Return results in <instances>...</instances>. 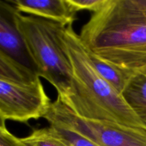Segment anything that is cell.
<instances>
[{
	"label": "cell",
	"mask_w": 146,
	"mask_h": 146,
	"mask_svg": "<svg viewBox=\"0 0 146 146\" xmlns=\"http://www.w3.org/2000/svg\"><path fill=\"white\" fill-rule=\"evenodd\" d=\"M59 37L72 71L69 94L64 100L60 98L63 102L84 119L146 129L122 94L96 69L73 24L63 27Z\"/></svg>",
	"instance_id": "obj_2"
},
{
	"label": "cell",
	"mask_w": 146,
	"mask_h": 146,
	"mask_svg": "<svg viewBox=\"0 0 146 146\" xmlns=\"http://www.w3.org/2000/svg\"><path fill=\"white\" fill-rule=\"evenodd\" d=\"M80 38L91 52L119 68L146 66V0H108L83 26Z\"/></svg>",
	"instance_id": "obj_1"
},
{
	"label": "cell",
	"mask_w": 146,
	"mask_h": 146,
	"mask_svg": "<svg viewBox=\"0 0 146 146\" xmlns=\"http://www.w3.org/2000/svg\"><path fill=\"white\" fill-rule=\"evenodd\" d=\"M27 146H71L54 127L38 128L21 138Z\"/></svg>",
	"instance_id": "obj_10"
},
{
	"label": "cell",
	"mask_w": 146,
	"mask_h": 146,
	"mask_svg": "<svg viewBox=\"0 0 146 146\" xmlns=\"http://www.w3.org/2000/svg\"><path fill=\"white\" fill-rule=\"evenodd\" d=\"M52 103L40 76L31 79H12L0 76L1 121L27 123L47 115Z\"/></svg>",
	"instance_id": "obj_5"
},
{
	"label": "cell",
	"mask_w": 146,
	"mask_h": 146,
	"mask_svg": "<svg viewBox=\"0 0 146 146\" xmlns=\"http://www.w3.org/2000/svg\"><path fill=\"white\" fill-rule=\"evenodd\" d=\"M0 146H27L21 138L16 137L6 127L5 122L1 121L0 125Z\"/></svg>",
	"instance_id": "obj_13"
},
{
	"label": "cell",
	"mask_w": 146,
	"mask_h": 146,
	"mask_svg": "<svg viewBox=\"0 0 146 146\" xmlns=\"http://www.w3.org/2000/svg\"><path fill=\"white\" fill-rule=\"evenodd\" d=\"M50 125L66 127L98 146H146V129L84 119L57 97L44 117Z\"/></svg>",
	"instance_id": "obj_4"
},
{
	"label": "cell",
	"mask_w": 146,
	"mask_h": 146,
	"mask_svg": "<svg viewBox=\"0 0 146 146\" xmlns=\"http://www.w3.org/2000/svg\"><path fill=\"white\" fill-rule=\"evenodd\" d=\"M1 1L7 9L0 4V51L4 52L17 62L36 71L22 37L11 19L5 1Z\"/></svg>",
	"instance_id": "obj_7"
},
{
	"label": "cell",
	"mask_w": 146,
	"mask_h": 146,
	"mask_svg": "<svg viewBox=\"0 0 146 146\" xmlns=\"http://www.w3.org/2000/svg\"><path fill=\"white\" fill-rule=\"evenodd\" d=\"M68 141L71 146H98L88 138L77 133L75 131L59 125H50Z\"/></svg>",
	"instance_id": "obj_11"
},
{
	"label": "cell",
	"mask_w": 146,
	"mask_h": 146,
	"mask_svg": "<svg viewBox=\"0 0 146 146\" xmlns=\"http://www.w3.org/2000/svg\"><path fill=\"white\" fill-rule=\"evenodd\" d=\"M9 4L21 14L34 16L66 26L73 24L76 14L66 0H9Z\"/></svg>",
	"instance_id": "obj_6"
},
{
	"label": "cell",
	"mask_w": 146,
	"mask_h": 146,
	"mask_svg": "<svg viewBox=\"0 0 146 146\" xmlns=\"http://www.w3.org/2000/svg\"><path fill=\"white\" fill-rule=\"evenodd\" d=\"M108 0H66L71 9L76 13L81 10L96 12L107 3Z\"/></svg>",
	"instance_id": "obj_12"
},
{
	"label": "cell",
	"mask_w": 146,
	"mask_h": 146,
	"mask_svg": "<svg viewBox=\"0 0 146 146\" xmlns=\"http://www.w3.org/2000/svg\"><path fill=\"white\" fill-rule=\"evenodd\" d=\"M11 19L26 46L36 71L55 88L64 100L71 85V67L63 49L59 34L65 26L31 15L21 14L6 2Z\"/></svg>",
	"instance_id": "obj_3"
},
{
	"label": "cell",
	"mask_w": 146,
	"mask_h": 146,
	"mask_svg": "<svg viewBox=\"0 0 146 146\" xmlns=\"http://www.w3.org/2000/svg\"><path fill=\"white\" fill-rule=\"evenodd\" d=\"M87 53L90 60L100 75L118 92L122 94L133 70L124 69L115 66L101 59L100 57L88 50H87Z\"/></svg>",
	"instance_id": "obj_9"
},
{
	"label": "cell",
	"mask_w": 146,
	"mask_h": 146,
	"mask_svg": "<svg viewBox=\"0 0 146 146\" xmlns=\"http://www.w3.org/2000/svg\"><path fill=\"white\" fill-rule=\"evenodd\" d=\"M121 94L146 125V66L133 71Z\"/></svg>",
	"instance_id": "obj_8"
}]
</instances>
